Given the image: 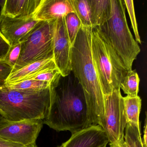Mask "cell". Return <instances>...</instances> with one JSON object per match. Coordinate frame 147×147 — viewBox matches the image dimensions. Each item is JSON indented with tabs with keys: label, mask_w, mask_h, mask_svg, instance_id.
Here are the masks:
<instances>
[{
	"label": "cell",
	"mask_w": 147,
	"mask_h": 147,
	"mask_svg": "<svg viewBox=\"0 0 147 147\" xmlns=\"http://www.w3.org/2000/svg\"><path fill=\"white\" fill-rule=\"evenodd\" d=\"M20 43L11 46L4 60L7 64L13 67L15 66L18 59L20 54Z\"/></svg>",
	"instance_id": "cb8c5ba5"
},
{
	"label": "cell",
	"mask_w": 147,
	"mask_h": 147,
	"mask_svg": "<svg viewBox=\"0 0 147 147\" xmlns=\"http://www.w3.org/2000/svg\"><path fill=\"white\" fill-rule=\"evenodd\" d=\"M146 117L144 123V136L143 138H142V143L143 147H147V113H145Z\"/></svg>",
	"instance_id": "83f0119b"
},
{
	"label": "cell",
	"mask_w": 147,
	"mask_h": 147,
	"mask_svg": "<svg viewBox=\"0 0 147 147\" xmlns=\"http://www.w3.org/2000/svg\"><path fill=\"white\" fill-rule=\"evenodd\" d=\"M25 147H38L37 146L36 144V143H35L32 144H29V145L25 146Z\"/></svg>",
	"instance_id": "4dcf8cb0"
},
{
	"label": "cell",
	"mask_w": 147,
	"mask_h": 147,
	"mask_svg": "<svg viewBox=\"0 0 147 147\" xmlns=\"http://www.w3.org/2000/svg\"><path fill=\"white\" fill-rule=\"evenodd\" d=\"M110 147H128L124 138L110 143Z\"/></svg>",
	"instance_id": "f1b7e54d"
},
{
	"label": "cell",
	"mask_w": 147,
	"mask_h": 147,
	"mask_svg": "<svg viewBox=\"0 0 147 147\" xmlns=\"http://www.w3.org/2000/svg\"><path fill=\"white\" fill-rule=\"evenodd\" d=\"M125 113L127 123L140 125L139 115L142 106V100L138 95L136 97H123Z\"/></svg>",
	"instance_id": "2e32d148"
},
{
	"label": "cell",
	"mask_w": 147,
	"mask_h": 147,
	"mask_svg": "<svg viewBox=\"0 0 147 147\" xmlns=\"http://www.w3.org/2000/svg\"><path fill=\"white\" fill-rule=\"evenodd\" d=\"M42 119H30L19 121L0 119V136L26 146L35 143L43 125Z\"/></svg>",
	"instance_id": "ba28073f"
},
{
	"label": "cell",
	"mask_w": 147,
	"mask_h": 147,
	"mask_svg": "<svg viewBox=\"0 0 147 147\" xmlns=\"http://www.w3.org/2000/svg\"><path fill=\"white\" fill-rule=\"evenodd\" d=\"M57 68L53 59L42 60L32 63L11 73L5 85L18 83L32 80L37 76L54 69Z\"/></svg>",
	"instance_id": "4fadbf2b"
},
{
	"label": "cell",
	"mask_w": 147,
	"mask_h": 147,
	"mask_svg": "<svg viewBox=\"0 0 147 147\" xmlns=\"http://www.w3.org/2000/svg\"></svg>",
	"instance_id": "d6a6232c"
},
{
	"label": "cell",
	"mask_w": 147,
	"mask_h": 147,
	"mask_svg": "<svg viewBox=\"0 0 147 147\" xmlns=\"http://www.w3.org/2000/svg\"><path fill=\"white\" fill-rule=\"evenodd\" d=\"M104 119L99 125L106 134L109 143L124 138L127 122L120 89L104 95Z\"/></svg>",
	"instance_id": "52a82bcc"
},
{
	"label": "cell",
	"mask_w": 147,
	"mask_h": 147,
	"mask_svg": "<svg viewBox=\"0 0 147 147\" xmlns=\"http://www.w3.org/2000/svg\"><path fill=\"white\" fill-rule=\"evenodd\" d=\"M92 27L103 25L110 18L111 0H89Z\"/></svg>",
	"instance_id": "9a60e30c"
},
{
	"label": "cell",
	"mask_w": 147,
	"mask_h": 147,
	"mask_svg": "<svg viewBox=\"0 0 147 147\" xmlns=\"http://www.w3.org/2000/svg\"><path fill=\"white\" fill-rule=\"evenodd\" d=\"M41 0H6L3 16L12 18L32 17Z\"/></svg>",
	"instance_id": "5bb4252c"
},
{
	"label": "cell",
	"mask_w": 147,
	"mask_h": 147,
	"mask_svg": "<svg viewBox=\"0 0 147 147\" xmlns=\"http://www.w3.org/2000/svg\"><path fill=\"white\" fill-rule=\"evenodd\" d=\"M92 57L104 95L120 89L128 69L98 27L92 28Z\"/></svg>",
	"instance_id": "277c9868"
},
{
	"label": "cell",
	"mask_w": 147,
	"mask_h": 147,
	"mask_svg": "<svg viewBox=\"0 0 147 147\" xmlns=\"http://www.w3.org/2000/svg\"><path fill=\"white\" fill-rule=\"evenodd\" d=\"M140 78L136 70H129L120 83V89L127 96L136 97L139 91Z\"/></svg>",
	"instance_id": "e0dca14e"
},
{
	"label": "cell",
	"mask_w": 147,
	"mask_h": 147,
	"mask_svg": "<svg viewBox=\"0 0 147 147\" xmlns=\"http://www.w3.org/2000/svg\"><path fill=\"white\" fill-rule=\"evenodd\" d=\"M39 21L32 17L12 18L3 16L0 22V32L11 46L20 43Z\"/></svg>",
	"instance_id": "30bf717a"
},
{
	"label": "cell",
	"mask_w": 147,
	"mask_h": 147,
	"mask_svg": "<svg viewBox=\"0 0 147 147\" xmlns=\"http://www.w3.org/2000/svg\"><path fill=\"white\" fill-rule=\"evenodd\" d=\"M52 86L50 103L43 123L57 131L74 134L91 126L80 86Z\"/></svg>",
	"instance_id": "7a4b0ae2"
},
{
	"label": "cell",
	"mask_w": 147,
	"mask_h": 147,
	"mask_svg": "<svg viewBox=\"0 0 147 147\" xmlns=\"http://www.w3.org/2000/svg\"><path fill=\"white\" fill-rule=\"evenodd\" d=\"M70 1L82 26L92 27L89 0H70Z\"/></svg>",
	"instance_id": "ac0fdd59"
},
{
	"label": "cell",
	"mask_w": 147,
	"mask_h": 147,
	"mask_svg": "<svg viewBox=\"0 0 147 147\" xmlns=\"http://www.w3.org/2000/svg\"><path fill=\"white\" fill-rule=\"evenodd\" d=\"M109 140L100 125H92L72 134L67 142L58 147H105Z\"/></svg>",
	"instance_id": "8fae6325"
},
{
	"label": "cell",
	"mask_w": 147,
	"mask_h": 147,
	"mask_svg": "<svg viewBox=\"0 0 147 147\" xmlns=\"http://www.w3.org/2000/svg\"><path fill=\"white\" fill-rule=\"evenodd\" d=\"M52 86L54 85H51L49 82L34 80H27L18 83L5 85L7 87L11 89L33 91L43 90Z\"/></svg>",
	"instance_id": "ffe728a7"
},
{
	"label": "cell",
	"mask_w": 147,
	"mask_h": 147,
	"mask_svg": "<svg viewBox=\"0 0 147 147\" xmlns=\"http://www.w3.org/2000/svg\"><path fill=\"white\" fill-rule=\"evenodd\" d=\"M123 1L130 19L131 26L135 35V40L138 43L141 44L142 41L138 32L137 22L135 15L134 1L132 0H124Z\"/></svg>",
	"instance_id": "7402d4cb"
},
{
	"label": "cell",
	"mask_w": 147,
	"mask_h": 147,
	"mask_svg": "<svg viewBox=\"0 0 147 147\" xmlns=\"http://www.w3.org/2000/svg\"><path fill=\"white\" fill-rule=\"evenodd\" d=\"M52 86L38 91L0 88V116L9 121L43 120L49 107Z\"/></svg>",
	"instance_id": "3957f363"
},
{
	"label": "cell",
	"mask_w": 147,
	"mask_h": 147,
	"mask_svg": "<svg viewBox=\"0 0 147 147\" xmlns=\"http://www.w3.org/2000/svg\"><path fill=\"white\" fill-rule=\"evenodd\" d=\"M56 20L39 21L22 40L19 57L11 73L35 62L53 60V38Z\"/></svg>",
	"instance_id": "8992f818"
},
{
	"label": "cell",
	"mask_w": 147,
	"mask_h": 147,
	"mask_svg": "<svg viewBox=\"0 0 147 147\" xmlns=\"http://www.w3.org/2000/svg\"><path fill=\"white\" fill-rule=\"evenodd\" d=\"M70 13H74L70 0H41L33 17L37 21H49Z\"/></svg>",
	"instance_id": "7c38bea8"
},
{
	"label": "cell",
	"mask_w": 147,
	"mask_h": 147,
	"mask_svg": "<svg viewBox=\"0 0 147 147\" xmlns=\"http://www.w3.org/2000/svg\"><path fill=\"white\" fill-rule=\"evenodd\" d=\"M13 67L4 60L0 61V88L5 86L6 80L12 71Z\"/></svg>",
	"instance_id": "d4e9b609"
},
{
	"label": "cell",
	"mask_w": 147,
	"mask_h": 147,
	"mask_svg": "<svg viewBox=\"0 0 147 147\" xmlns=\"http://www.w3.org/2000/svg\"><path fill=\"white\" fill-rule=\"evenodd\" d=\"M5 2L6 0H0V22L3 16V11Z\"/></svg>",
	"instance_id": "f546056e"
},
{
	"label": "cell",
	"mask_w": 147,
	"mask_h": 147,
	"mask_svg": "<svg viewBox=\"0 0 147 147\" xmlns=\"http://www.w3.org/2000/svg\"></svg>",
	"instance_id": "1f68e13d"
},
{
	"label": "cell",
	"mask_w": 147,
	"mask_h": 147,
	"mask_svg": "<svg viewBox=\"0 0 147 147\" xmlns=\"http://www.w3.org/2000/svg\"><path fill=\"white\" fill-rule=\"evenodd\" d=\"M0 147H25V146L0 136Z\"/></svg>",
	"instance_id": "4316f807"
},
{
	"label": "cell",
	"mask_w": 147,
	"mask_h": 147,
	"mask_svg": "<svg viewBox=\"0 0 147 147\" xmlns=\"http://www.w3.org/2000/svg\"><path fill=\"white\" fill-rule=\"evenodd\" d=\"M61 76V73L58 69L55 68L40 74L32 80L46 82L52 85L57 86L59 84Z\"/></svg>",
	"instance_id": "603a6c76"
},
{
	"label": "cell",
	"mask_w": 147,
	"mask_h": 147,
	"mask_svg": "<svg viewBox=\"0 0 147 147\" xmlns=\"http://www.w3.org/2000/svg\"><path fill=\"white\" fill-rule=\"evenodd\" d=\"M125 130L124 140L128 147H143L140 125L128 123Z\"/></svg>",
	"instance_id": "d6986e66"
},
{
	"label": "cell",
	"mask_w": 147,
	"mask_h": 147,
	"mask_svg": "<svg viewBox=\"0 0 147 147\" xmlns=\"http://www.w3.org/2000/svg\"><path fill=\"white\" fill-rule=\"evenodd\" d=\"M92 28L82 26L71 49L72 71L78 79L88 108L91 126L99 125L104 118V95L92 57Z\"/></svg>",
	"instance_id": "6da1fadb"
},
{
	"label": "cell",
	"mask_w": 147,
	"mask_h": 147,
	"mask_svg": "<svg viewBox=\"0 0 147 147\" xmlns=\"http://www.w3.org/2000/svg\"><path fill=\"white\" fill-rule=\"evenodd\" d=\"M11 47L9 42L0 32V61L5 59Z\"/></svg>",
	"instance_id": "484cf974"
},
{
	"label": "cell",
	"mask_w": 147,
	"mask_h": 147,
	"mask_svg": "<svg viewBox=\"0 0 147 147\" xmlns=\"http://www.w3.org/2000/svg\"><path fill=\"white\" fill-rule=\"evenodd\" d=\"M72 45L65 25V17L56 20L53 38V60L61 76L70 74L71 68Z\"/></svg>",
	"instance_id": "9c48e42d"
},
{
	"label": "cell",
	"mask_w": 147,
	"mask_h": 147,
	"mask_svg": "<svg viewBox=\"0 0 147 147\" xmlns=\"http://www.w3.org/2000/svg\"><path fill=\"white\" fill-rule=\"evenodd\" d=\"M65 22L69 38L72 46L74 43L79 31L82 27V24L75 13H68L65 17Z\"/></svg>",
	"instance_id": "44dd1931"
},
{
	"label": "cell",
	"mask_w": 147,
	"mask_h": 147,
	"mask_svg": "<svg viewBox=\"0 0 147 147\" xmlns=\"http://www.w3.org/2000/svg\"><path fill=\"white\" fill-rule=\"evenodd\" d=\"M111 4L109 19L98 28L129 71L141 49L129 29L123 1L111 0Z\"/></svg>",
	"instance_id": "5b68a950"
}]
</instances>
